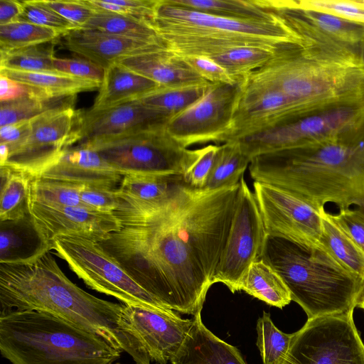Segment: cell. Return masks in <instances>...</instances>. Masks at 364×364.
<instances>
[{"label":"cell","mask_w":364,"mask_h":364,"mask_svg":"<svg viewBox=\"0 0 364 364\" xmlns=\"http://www.w3.org/2000/svg\"><path fill=\"white\" fill-rule=\"evenodd\" d=\"M240 182L210 190L178 181L165 198H119L120 228L99 241L145 290L167 308L201 313L237 208Z\"/></svg>","instance_id":"6da1fadb"},{"label":"cell","mask_w":364,"mask_h":364,"mask_svg":"<svg viewBox=\"0 0 364 364\" xmlns=\"http://www.w3.org/2000/svg\"><path fill=\"white\" fill-rule=\"evenodd\" d=\"M1 314L11 311L46 312L98 335L136 364H151L133 333L124 304L97 298L63 272L50 251L23 262L0 263Z\"/></svg>","instance_id":"7a4b0ae2"},{"label":"cell","mask_w":364,"mask_h":364,"mask_svg":"<svg viewBox=\"0 0 364 364\" xmlns=\"http://www.w3.org/2000/svg\"><path fill=\"white\" fill-rule=\"evenodd\" d=\"M257 182L280 188L318 208L364 211V142L329 144L279 150L253 157L249 165Z\"/></svg>","instance_id":"3957f363"},{"label":"cell","mask_w":364,"mask_h":364,"mask_svg":"<svg viewBox=\"0 0 364 364\" xmlns=\"http://www.w3.org/2000/svg\"><path fill=\"white\" fill-rule=\"evenodd\" d=\"M358 51L297 39L278 45L247 77L282 92L304 109L364 102V67Z\"/></svg>","instance_id":"277c9868"},{"label":"cell","mask_w":364,"mask_h":364,"mask_svg":"<svg viewBox=\"0 0 364 364\" xmlns=\"http://www.w3.org/2000/svg\"><path fill=\"white\" fill-rule=\"evenodd\" d=\"M0 351L13 364H113L122 353L98 335L29 310L1 314Z\"/></svg>","instance_id":"5b68a950"},{"label":"cell","mask_w":364,"mask_h":364,"mask_svg":"<svg viewBox=\"0 0 364 364\" xmlns=\"http://www.w3.org/2000/svg\"><path fill=\"white\" fill-rule=\"evenodd\" d=\"M262 258L281 277L308 319L353 312L364 279L343 268L326 250H309L267 235Z\"/></svg>","instance_id":"8992f818"},{"label":"cell","mask_w":364,"mask_h":364,"mask_svg":"<svg viewBox=\"0 0 364 364\" xmlns=\"http://www.w3.org/2000/svg\"><path fill=\"white\" fill-rule=\"evenodd\" d=\"M153 26L167 48L182 56H212L242 47L274 49L297 37L278 20L221 17L159 0Z\"/></svg>","instance_id":"52a82bcc"},{"label":"cell","mask_w":364,"mask_h":364,"mask_svg":"<svg viewBox=\"0 0 364 364\" xmlns=\"http://www.w3.org/2000/svg\"><path fill=\"white\" fill-rule=\"evenodd\" d=\"M251 159L259 154L329 144L364 142V102L323 107L240 139Z\"/></svg>","instance_id":"ba28073f"},{"label":"cell","mask_w":364,"mask_h":364,"mask_svg":"<svg viewBox=\"0 0 364 364\" xmlns=\"http://www.w3.org/2000/svg\"><path fill=\"white\" fill-rule=\"evenodd\" d=\"M77 145L96 151L122 176L183 177L200 154V149L185 147L166 127Z\"/></svg>","instance_id":"9c48e42d"},{"label":"cell","mask_w":364,"mask_h":364,"mask_svg":"<svg viewBox=\"0 0 364 364\" xmlns=\"http://www.w3.org/2000/svg\"><path fill=\"white\" fill-rule=\"evenodd\" d=\"M51 250L95 291L114 296L125 305L173 311L140 286L94 239L59 235L50 242Z\"/></svg>","instance_id":"30bf717a"},{"label":"cell","mask_w":364,"mask_h":364,"mask_svg":"<svg viewBox=\"0 0 364 364\" xmlns=\"http://www.w3.org/2000/svg\"><path fill=\"white\" fill-rule=\"evenodd\" d=\"M282 364H364V343L353 312L307 319L292 333Z\"/></svg>","instance_id":"8fae6325"},{"label":"cell","mask_w":364,"mask_h":364,"mask_svg":"<svg viewBox=\"0 0 364 364\" xmlns=\"http://www.w3.org/2000/svg\"><path fill=\"white\" fill-rule=\"evenodd\" d=\"M267 237L255 195L242 177L237 208L213 283L223 284L232 293L240 291L249 267L262 258Z\"/></svg>","instance_id":"7c38bea8"},{"label":"cell","mask_w":364,"mask_h":364,"mask_svg":"<svg viewBox=\"0 0 364 364\" xmlns=\"http://www.w3.org/2000/svg\"><path fill=\"white\" fill-rule=\"evenodd\" d=\"M245 78L235 84L210 83L203 97L168 121L167 132L187 148L210 141L225 143Z\"/></svg>","instance_id":"4fadbf2b"},{"label":"cell","mask_w":364,"mask_h":364,"mask_svg":"<svg viewBox=\"0 0 364 364\" xmlns=\"http://www.w3.org/2000/svg\"><path fill=\"white\" fill-rule=\"evenodd\" d=\"M254 193L267 235L286 239L309 250H326L321 244L324 208L264 183L254 182Z\"/></svg>","instance_id":"5bb4252c"},{"label":"cell","mask_w":364,"mask_h":364,"mask_svg":"<svg viewBox=\"0 0 364 364\" xmlns=\"http://www.w3.org/2000/svg\"><path fill=\"white\" fill-rule=\"evenodd\" d=\"M77 114V110L72 107L45 112L31 119V134L9 150L2 166L25 172L32 178L39 176L75 144Z\"/></svg>","instance_id":"9a60e30c"},{"label":"cell","mask_w":364,"mask_h":364,"mask_svg":"<svg viewBox=\"0 0 364 364\" xmlns=\"http://www.w3.org/2000/svg\"><path fill=\"white\" fill-rule=\"evenodd\" d=\"M309 112L278 89L247 76L227 141L262 132Z\"/></svg>","instance_id":"2e32d148"},{"label":"cell","mask_w":364,"mask_h":364,"mask_svg":"<svg viewBox=\"0 0 364 364\" xmlns=\"http://www.w3.org/2000/svg\"><path fill=\"white\" fill-rule=\"evenodd\" d=\"M263 6L299 39L358 49L364 26L300 8L292 0H261Z\"/></svg>","instance_id":"e0dca14e"},{"label":"cell","mask_w":364,"mask_h":364,"mask_svg":"<svg viewBox=\"0 0 364 364\" xmlns=\"http://www.w3.org/2000/svg\"><path fill=\"white\" fill-rule=\"evenodd\" d=\"M171 118L139 100L105 109L77 110L75 144L165 128Z\"/></svg>","instance_id":"ac0fdd59"},{"label":"cell","mask_w":364,"mask_h":364,"mask_svg":"<svg viewBox=\"0 0 364 364\" xmlns=\"http://www.w3.org/2000/svg\"><path fill=\"white\" fill-rule=\"evenodd\" d=\"M124 314L133 333L151 360L168 364L183 343L193 320L181 318L174 311H161L125 305Z\"/></svg>","instance_id":"d6986e66"},{"label":"cell","mask_w":364,"mask_h":364,"mask_svg":"<svg viewBox=\"0 0 364 364\" xmlns=\"http://www.w3.org/2000/svg\"><path fill=\"white\" fill-rule=\"evenodd\" d=\"M28 212L50 245L55 237L65 235H82L99 242L120 228L113 213L85 206L46 205L29 199Z\"/></svg>","instance_id":"ffe728a7"},{"label":"cell","mask_w":364,"mask_h":364,"mask_svg":"<svg viewBox=\"0 0 364 364\" xmlns=\"http://www.w3.org/2000/svg\"><path fill=\"white\" fill-rule=\"evenodd\" d=\"M60 38L65 49L105 69L127 57L167 48L159 43L82 28L71 30Z\"/></svg>","instance_id":"44dd1931"},{"label":"cell","mask_w":364,"mask_h":364,"mask_svg":"<svg viewBox=\"0 0 364 364\" xmlns=\"http://www.w3.org/2000/svg\"><path fill=\"white\" fill-rule=\"evenodd\" d=\"M123 176L96 151L76 145L65 149L56 162L38 177L117 189Z\"/></svg>","instance_id":"7402d4cb"},{"label":"cell","mask_w":364,"mask_h":364,"mask_svg":"<svg viewBox=\"0 0 364 364\" xmlns=\"http://www.w3.org/2000/svg\"><path fill=\"white\" fill-rule=\"evenodd\" d=\"M117 63L154 81L162 87L210 83L194 72L182 56L168 48L129 56Z\"/></svg>","instance_id":"603a6c76"},{"label":"cell","mask_w":364,"mask_h":364,"mask_svg":"<svg viewBox=\"0 0 364 364\" xmlns=\"http://www.w3.org/2000/svg\"><path fill=\"white\" fill-rule=\"evenodd\" d=\"M193 322L171 364H247L240 350L213 333L203 324L201 313Z\"/></svg>","instance_id":"cb8c5ba5"},{"label":"cell","mask_w":364,"mask_h":364,"mask_svg":"<svg viewBox=\"0 0 364 364\" xmlns=\"http://www.w3.org/2000/svg\"><path fill=\"white\" fill-rule=\"evenodd\" d=\"M48 251L50 245L29 213L18 219L0 221V263L28 262Z\"/></svg>","instance_id":"d4e9b609"},{"label":"cell","mask_w":364,"mask_h":364,"mask_svg":"<svg viewBox=\"0 0 364 364\" xmlns=\"http://www.w3.org/2000/svg\"><path fill=\"white\" fill-rule=\"evenodd\" d=\"M159 87L154 81L114 63L105 69L104 80L91 108L105 109L139 100Z\"/></svg>","instance_id":"484cf974"},{"label":"cell","mask_w":364,"mask_h":364,"mask_svg":"<svg viewBox=\"0 0 364 364\" xmlns=\"http://www.w3.org/2000/svg\"><path fill=\"white\" fill-rule=\"evenodd\" d=\"M28 88V92L18 98L1 102V127L30 121L45 112L74 106L76 95L50 97L36 89Z\"/></svg>","instance_id":"4316f807"},{"label":"cell","mask_w":364,"mask_h":364,"mask_svg":"<svg viewBox=\"0 0 364 364\" xmlns=\"http://www.w3.org/2000/svg\"><path fill=\"white\" fill-rule=\"evenodd\" d=\"M240 290L279 309L291 301L290 291L279 274L262 258L250 264Z\"/></svg>","instance_id":"83f0119b"},{"label":"cell","mask_w":364,"mask_h":364,"mask_svg":"<svg viewBox=\"0 0 364 364\" xmlns=\"http://www.w3.org/2000/svg\"><path fill=\"white\" fill-rule=\"evenodd\" d=\"M0 74L32 87L50 97L76 95L77 93L100 88L101 84L63 73L25 72L0 69Z\"/></svg>","instance_id":"f1b7e54d"},{"label":"cell","mask_w":364,"mask_h":364,"mask_svg":"<svg viewBox=\"0 0 364 364\" xmlns=\"http://www.w3.org/2000/svg\"><path fill=\"white\" fill-rule=\"evenodd\" d=\"M321 244L347 271L364 279V251L331 218L322 213Z\"/></svg>","instance_id":"f546056e"},{"label":"cell","mask_w":364,"mask_h":364,"mask_svg":"<svg viewBox=\"0 0 364 364\" xmlns=\"http://www.w3.org/2000/svg\"><path fill=\"white\" fill-rule=\"evenodd\" d=\"M187 9L236 20L272 21L277 19L261 0H168Z\"/></svg>","instance_id":"4dcf8cb0"},{"label":"cell","mask_w":364,"mask_h":364,"mask_svg":"<svg viewBox=\"0 0 364 364\" xmlns=\"http://www.w3.org/2000/svg\"><path fill=\"white\" fill-rule=\"evenodd\" d=\"M0 221L15 220L28 214L30 183L28 173L1 166Z\"/></svg>","instance_id":"1f68e13d"},{"label":"cell","mask_w":364,"mask_h":364,"mask_svg":"<svg viewBox=\"0 0 364 364\" xmlns=\"http://www.w3.org/2000/svg\"><path fill=\"white\" fill-rule=\"evenodd\" d=\"M251 160L242 151L237 139L219 146L212 171L203 188L214 190L238 184Z\"/></svg>","instance_id":"d6a6232c"},{"label":"cell","mask_w":364,"mask_h":364,"mask_svg":"<svg viewBox=\"0 0 364 364\" xmlns=\"http://www.w3.org/2000/svg\"><path fill=\"white\" fill-rule=\"evenodd\" d=\"M81 28L166 46L151 23L115 13L95 11Z\"/></svg>","instance_id":"836d02e7"},{"label":"cell","mask_w":364,"mask_h":364,"mask_svg":"<svg viewBox=\"0 0 364 364\" xmlns=\"http://www.w3.org/2000/svg\"><path fill=\"white\" fill-rule=\"evenodd\" d=\"M210 83L177 87H159L139 100L171 119L182 113L205 94Z\"/></svg>","instance_id":"e575fe53"},{"label":"cell","mask_w":364,"mask_h":364,"mask_svg":"<svg viewBox=\"0 0 364 364\" xmlns=\"http://www.w3.org/2000/svg\"><path fill=\"white\" fill-rule=\"evenodd\" d=\"M182 176H151L126 175L117 188L123 200L136 203H151L168 195Z\"/></svg>","instance_id":"d590c367"},{"label":"cell","mask_w":364,"mask_h":364,"mask_svg":"<svg viewBox=\"0 0 364 364\" xmlns=\"http://www.w3.org/2000/svg\"><path fill=\"white\" fill-rule=\"evenodd\" d=\"M54 44L50 42L0 51V69L58 73L53 67Z\"/></svg>","instance_id":"8d00e7d4"},{"label":"cell","mask_w":364,"mask_h":364,"mask_svg":"<svg viewBox=\"0 0 364 364\" xmlns=\"http://www.w3.org/2000/svg\"><path fill=\"white\" fill-rule=\"evenodd\" d=\"M62 36L53 29L27 22L0 25V51L53 42Z\"/></svg>","instance_id":"74e56055"},{"label":"cell","mask_w":364,"mask_h":364,"mask_svg":"<svg viewBox=\"0 0 364 364\" xmlns=\"http://www.w3.org/2000/svg\"><path fill=\"white\" fill-rule=\"evenodd\" d=\"M274 50L260 47H242L209 58L233 77L243 79L263 66L272 56Z\"/></svg>","instance_id":"f35d334b"},{"label":"cell","mask_w":364,"mask_h":364,"mask_svg":"<svg viewBox=\"0 0 364 364\" xmlns=\"http://www.w3.org/2000/svg\"><path fill=\"white\" fill-rule=\"evenodd\" d=\"M84 185L35 177L30 183L29 199L63 206H83L80 193Z\"/></svg>","instance_id":"ab89813d"},{"label":"cell","mask_w":364,"mask_h":364,"mask_svg":"<svg viewBox=\"0 0 364 364\" xmlns=\"http://www.w3.org/2000/svg\"><path fill=\"white\" fill-rule=\"evenodd\" d=\"M256 329L257 346L263 364H282L288 353L292 333L280 331L265 311L258 318Z\"/></svg>","instance_id":"60d3db41"},{"label":"cell","mask_w":364,"mask_h":364,"mask_svg":"<svg viewBox=\"0 0 364 364\" xmlns=\"http://www.w3.org/2000/svg\"><path fill=\"white\" fill-rule=\"evenodd\" d=\"M159 0H83L95 11L115 13L153 25Z\"/></svg>","instance_id":"b9f144b4"},{"label":"cell","mask_w":364,"mask_h":364,"mask_svg":"<svg viewBox=\"0 0 364 364\" xmlns=\"http://www.w3.org/2000/svg\"><path fill=\"white\" fill-rule=\"evenodd\" d=\"M305 9L326 13L364 26V0H292Z\"/></svg>","instance_id":"7bdbcfd3"},{"label":"cell","mask_w":364,"mask_h":364,"mask_svg":"<svg viewBox=\"0 0 364 364\" xmlns=\"http://www.w3.org/2000/svg\"><path fill=\"white\" fill-rule=\"evenodd\" d=\"M21 3L22 12L18 21L53 29L63 35L78 28L47 6L42 0L21 1Z\"/></svg>","instance_id":"ee69618b"},{"label":"cell","mask_w":364,"mask_h":364,"mask_svg":"<svg viewBox=\"0 0 364 364\" xmlns=\"http://www.w3.org/2000/svg\"><path fill=\"white\" fill-rule=\"evenodd\" d=\"M53 67L58 73L100 84H102L105 74V68L83 58H60L55 57Z\"/></svg>","instance_id":"f6af8a7d"},{"label":"cell","mask_w":364,"mask_h":364,"mask_svg":"<svg viewBox=\"0 0 364 364\" xmlns=\"http://www.w3.org/2000/svg\"><path fill=\"white\" fill-rule=\"evenodd\" d=\"M219 146L209 144L200 149L198 160L183 176L184 181L193 187L203 188L210 177Z\"/></svg>","instance_id":"bcb514c9"},{"label":"cell","mask_w":364,"mask_h":364,"mask_svg":"<svg viewBox=\"0 0 364 364\" xmlns=\"http://www.w3.org/2000/svg\"><path fill=\"white\" fill-rule=\"evenodd\" d=\"M183 58L194 72L210 83L235 84L245 78L236 79L233 77L209 57L186 56Z\"/></svg>","instance_id":"7dc6e473"},{"label":"cell","mask_w":364,"mask_h":364,"mask_svg":"<svg viewBox=\"0 0 364 364\" xmlns=\"http://www.w3.org/2000/svg\"><path fill=\"white\" fill-rule=\"evenodd\" d=\"M83 206L95 210L112 213L119 205V196L117 189L83 186L80 193Z\"/></svg>","instance_id":"c3c4849f"},{"label":"cell","mask_w":364,"mask_h":364,"mask_svg":"<svg viewBox=\"0 0 364 364\" xmlns=\"http://www.w3.org/2000/svg\"><path fill=\"white\" fill-rule=\"evenodd\" d=\"M331 218L364 251V211L359 208L339 209Z\"/></svg>","instance_id":"681fc988"},{"label":"cell","mask_w":364,"mask_h":364,"mask_svg":"<svg viewBox=\"0 0 364 364\" xmlns=\"http://www.w3.org/2000/svg\"><path fill=\"white\" fill-rule=\"evenodd\" d=\"M42 1L47 6L78 28L84 26L95 12L83 0Z\"/></svg>","instance_id":"f907efd6"},{"label":"cell","mask_w":364,"mask_h":364,"mask_svg":"<svg viewBox=\"0 0 364 364\" xmlns=\"http://www.w3.org/2000/svg\"><path fill=\"white\" fill-rule=\"evenodd\" d=\"M31 132L30 121L1 127L0 143L6 144L10 150L23 142Z\"/></svg>","instance_id":"816d5d0a"},{"label":"cell","mask_w":364,"mask_h":364,"mask_svg":"<svg viewBox=\"0 0 364 364\" xmlns=\"http://www.w3.org/2000/svg\"><path fill=\"white\" fill-rule=\"evenodd\" d=\"M28 87L16 82L0 74V100H12L26 95Z\"/></svg>","instance_id":"f5cc1de1"},{"label":"cell","mask_w":364,"mask_h":364,"mask_svg":"<svg viewBox=\"0 0 364 364\" xmlns=\"http://www.w3.org/2000/svg\"><path fill=\"white\" fill-rule=\"evenodd\" d=\"M21 12V1L0 0V25L16 21Z\"/></svg>","instance_id":"db71d44e"},{"label":"cell","mask_w":364,"mask_h":364,"mask_svg":"<svg viewBox=\"0 0 364 364\" xmlns=\"http://www.w3.org/2000/svg\"><path fill=\"white\" fill-rule=\"evenodd\" d=\"M358 55L363 66L364 67V38L358 46Z\"/></svg>","instance_id":"11a10c76"},{"label":"cell","mask_w":364,"mask_h":364,"mask_svg":"<svg viewBox=\"0 0 364 364\" xmlns=\"http://www.w3.org/2000/svg\"><path fill=\"white\" fill-rule=\"evenodd\" d=\"M357 307H359L364 310V286L360 295V297L358 299Z\"/></svg>","instance_id":"9f6ffc18"}]
</instances>
